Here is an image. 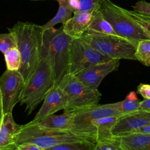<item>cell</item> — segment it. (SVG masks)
<instances>
[{
	"label": "cell",
	"instance_id": "3",
	"mask_svg": "<svg viewBox=\"0 0 150 150\" xmlns=\"http://www.w3.org/2000/svg\"><path fill=\"white\" fill-rule=\"evenodd\" d=\"M51 64L45 53L35 71L23 84L20 96L21 105H25V111L30 114L55 86Z\"/></svg>",
	"mask_w": 150,
	"mask_h": 150
},
{
	"label": "cell",
	"instance_id": "5",
	"mask_svg": "<svg viewBox=\"0 0 150 150\" xmlns=\"http://www.w3.org/2000/svg\"><path fill=\"white\" fill-rule=\"evenodd\" d=\"M100 11L117 35L129 40L135 46L141 40L150 39V36L128 14L127 9L117 5L110 0H104L100 7Z\"/></svg>",
	"mask_w": 150,
	"mask_h": 150
},
{
	"label": "cell",
	"instance_id": "13",
	"mask_svg": "<svg viewBox=\"0 0 150 150\" xmlns=\"http://www.w3.org/2000/svg\"><path fill=\"white\" fill-rule=\"evenodd\" d=\"M43 100L41 107L34 118L29 122L38 123L46 117L60 110H64L67 104V96L58 85H55L51 89Z\"/></svg>",
	"mask_w": 150,
	"mask_h": 150
},
{
	"label": "cell",
	"instance_id": "9",
	"mask_svg": "<svg viewBox=\"0 0 150 150\" xmlns=\"http://www.w3.org/2000/svg\"><path fill=\"white\" fill-rule=\"evenodd\" d=\"M24 80L18 70L6 69L0 77V89L4 114L12 112L19 102Z\"/></svg>",
	"mask_w": 150,
	"mask_h": 150
},
{
	"label": "cell",
	"instance_id": "11",
	"mask_svg": "<svg viewBox=\"0 0 150 150\" xmlns=\"http://www.w3.org/2000/svg\"><path fill=\"white\" fill-rule=\"evenodd\" d=\"M120 63V60L110 59L91 66L79 71L75 76L88 87L93 89H98L105 77L118 70Z\"/></svg>",
	"mask_w": 150,
	"mask_h": 150
},
{
	"label": "cell",
	"instance_id": "33",
	"mask_svg": "<svg viewBox=\"0 0 150 150\" xmlns=\"http://www.w3.org/2000/svg\"><path fill=\"white\" fill-rule=\"evenodd\" d=\"M140 110L150 111V99H144L141 101Z\"/></svg>",
	"mask_w": 150,
	"mask_h": 150
},
{
	"label": "cell",
	"instance_id": "22",
	"mask_svg": "<svg viewBox=\"0 0 150 150\" xmlns=\"http://www.w3.org/2000/svg\"><path fill=\"white\" fill-rule=\"evenodd\" d=\"M120 110L123 115L140 110L141 101L137 93L134 91L129 92L124 100L120 101Z\"/></svg>",
	"mask_w": 150,
	"mask_h": 150
},
{
	"label": "cell",
	"instance_id": "4",
	"mask_svg": "<svg viewBox=\"0 0 150 150\" xmlns=\"http://www.w3.org/2000/svg\"><path fill=\"white\" fill-rule=\"evenodd\" d=\"M72 38L63 30L62 26L43 30L42 52L47 56L53 70L56 84L67 74L69 47Z\"/></svg>",
	"mask_w": 150,
	"mask_h": 150
},
{
	"label": "cell",
	"instance_id": "34",
	"mask_svg": "<svg viewBox=\"0 0 150 150\" xmlns=\"http://www.w3.org/2000/svg\"><path fill=\"white\" fill-rule=\"evenodd\" d=\"M4 105H3V101H2V94L0 89V125L2 123V121L4 117Z\"/></svg>",
	"mask_w": 150,
	"mask_h": 150
},
{
	"label": "cell",
	"instance_id": "20",
	"mask_svg": "<svg viewBox=\"0 0 150 150\" xmlns=\"http://www.w3.org/2000/svg\"><path fill=\"white\" fill-rule=\"evenodd\" d=\"M58 2L59 7L56 15L47 22L41 26L43 30L53 28L57 23H60L63 25L72 17L73 12L69 5L68 0H59Z\"/></svg>",
	"mask_w": 150,
	"mask_h": 150
},
{
	"label": "cell",
	"instance_id": "35",
	"mask_svg": "<svg viewBox=\"0 0 150 150\" xmlns=\"http://www.w3.org/2000/svg\"><path fill=\"white\" fill-rule=\"evenodd\" d=\"M137 133H142V134H150V124L145 126L144 127H143L142 128L140 129L139 130H138L137 132H136ZM135 132V133H136Z\"/></svg>",
	"mask_w": 150,
	"mask_h": 150
},
{
	"label": "cell",
	"instance_id": "21",
	"mask_svg": "<svg viewBox=\"0 0 150 150\" xmlns=\"http://www.w3.org/2000/svg\"><path fill=\"white\" fill-rule=\"evenodd\" d=\"M135 57L145 66H150V39L139 41L136 46Z\"/></svg>",
	"mask_w": 150,
	"mask_h": 150
},
{
	"label": "cell",
	"instance_id": "28",
	"mask_svg": "<svg viewBox=\"0 0 150 150\" xmlns=\"http://www.w3.org/2000/svg\"><path fill=\"white\" fill-rule=\"evenodd\" d=\"M133 11L147 18H150V2L145 0H139L132 6Z\"/></svg>",
	"mask_w": 150,
	"mask_h": 150
},
{
	"label": "cell",
	"instance_id": "1",
	"mask_svg": "<svg viewBox=\"0 0 150 150\" xmlns=\"http://www.w3.org/2000/svg\"><path fill=\"white\" fill-rule=\"evenodd\" d=\"M97 134L77 128L71 129H54L43 127L38 123L28 122L21 127L15 134L14 142L16 145L26 142L35 144L43 150L56 145L78 141L97 142Z\"/></svg>",
	"mask_w": 150,
	"mask_h": 150
},
{
	"label": "cell",
	"instance_id": "31",
	"mask_svg": "<svg viewBox=\"0 0 150 150\" xmlns=\"http://www.w3.org/2000/svg\"><path fill=\"white\" fill-rule=\"evenodd\" d=\"M16 150H43V149L35 144L26 142L17 145Z\"/></svg>",
	"mask_w": 150,
	"mask_h": 150
},
{
	"label": "cell",
	"instance_id": "7",
	"mask_svg": "<svg viewBox=\"0 0 150 150\" xmlns=\"http://www.w3.org/2000/svg\"><path fill=\"white\" fill-rule=\"evenodd\" d=\"M80 38L99 53L111 59L136 60V46L118 35L84 33Z\"/></svg>",
	"mask_w": 150,
	"mask_h": 150
},
{
	"label": "cell",
	"instance_id": "32",
	"mask_svg": "<svg viewBox=\"0 0 150 150\" xmlns=\"http://www.w3.org/2000/svg\"><path fill=\"white\" fill-rule=\"evenodd\" d=\"M68 3L73 13L79 12L80 6L79 0H68Z\"/></svg>",
	"mask_w": 150,
	"mask_h": 150
},
{
	"label": "cell",
	"instance_id": "36",
	"mask_svg": "<svg viewBox=\"0 0 150 150\" xmlns=\"http://www.w3.org/2000/svg\"><path fill=\"white\" fill-rule=\"evenodd\" d=\"M141 16H142V15H141ZM144 18H146V19H148L149 21H150V18H147V17H145V16H144Z\"/></svg>",
	"mask_w": 150,
	"mask_h": 150
},
{
	"label": "cell",
	"instance_id": "10",
	"mask_svg": "<svg viewBox=\"0 0 150 150\" xmlns=\"http://www.w3.org/2000/svg\"><path fill=\"white\" fill-rule=\"evenodd\" d=\"M122 115H123L120 110V101L105 104H98L76 111L74 122L76 127L97 132L96 129L90 127V124L92 121L106 117H120Z\"/></svg>",
	"mask_w": 150,
	"mask_h": 150
},
{
	"label": "cell",
	"instance_id": "24",
	"mask_svg": "<svg viewBox=\"0 0 150 150\" xmlns=\"http://www.w3.org/2000/svg\"><path fill=\"white\" fill-rule=\"evenodd\" d=\"M96 142L78 141L53 146L49 150H96Z\"/></svg>",
	"mask_w": 150,
	"mask_h": 150
},
{
	"label": "cell",
	"instance_id": "16",
	"mask_svg": "<svg viewBox=\"0 0 150 150\" xmlns=\"http://www.w3.org/2000/svg\"><path fill=\"white\" fill-rule=\"evenodd\" d=\"M76 111L64 112L60 115L51 114L42 120L38 124L43 127L60 129H71L77 128L74 124V118Z\"/></svg>",
	"mask_w": 150,
	"mask_h": 150
},
{
	"label": "cell",
	"instance_id": "27",
	"mask_svg": "<svg viewBox=\"0 0 150 150\" xmlns=\"http://www.w3.org/2000/svg\"><path fill=\"white\" fill-rule=\"evenodd\" d=\"M104 0H79V11L94 12L100 9L101 4Z\"/></svg>",
	"mask_w": 150,
	"mask_h": 150
},
{
	"label": "cell",
	"instance_id": "8",
	"mask_svg": "<svg viewBox=\"0 0 150 150\" xmlns=\"http://www.w3.org/2000/svg\"><path fill=\"white\" fill-rule=\"evenodd\" d=\"M110 59L99 53L80 38L72 39L69 47L67 74L75 75L91 66Z\"/></svg>",
	"mask_w": 150,
	"mask_h": 150
},
{
	"label": "cell",
	"instance_id": "37",
	"mask_svg": "<svg viewBox=\"0 0 150 150\" xmlns=\"http://www.w3.org/2000/svg\"><path fill=\"white\" fill-rule=\"evenodd\" d=\"M31 1H43V0H31ZM57 1H59V0H57Z\"/></svg>",
	"mask_w": 150,
	"mask_h": 150
},
{
	"label": "cell",
	"instance_id": "17",
	"mask_svg": "<svg viewBox=\"0 0 150 150\" xmlns=\"http://www.w3.org/2000/svg\"><path fill=\"white\" fill-rule=\"evenodd\" d=\"M118 137L121 150H150V134L136 132Z\"/></svg>",
	"mask_w": 150,
	"mask_h": 150
},
{
	"label": "cell",
	"instance_id": "25",
	"mask_svg": "<svg viewBox=\"0 0 150 150\" xmlns=\"http://www.w3.org/2000/svg\"><path fill=\"white\" fill-rule=\"evenodd\" d=\"M96 150H121L120 137L113 135L97 140Z\"/></svg>",
	"mask_w": 150,
	"mask_h": 150
},
{
	"label": "cell",
	"instance_id": "15",
	"mask_svg": "<svg viewBox=\"0 0 150 150\" xmlns=\"http://www.w3.org/2000/svg\"><path fill=\"white\" fill-rule=\"evenodd\" d=\"M21 127L15 122L12 112L4 114L0 125V150H16L14 136Z\"/></svg>",
	"mask_w": 150,
	"mask_h": 150
},
{
	"label": "cell",
	"instance_id": "2",
	"mask_svg": "<svg viewBox=\"0 0 150 150\" xmlns=\"http://www.w3.org/2000/svg\"><path fill=\"white\" fill-rule=\"evenodd\" d=\"M8 29L14 35L21 54V64L18 71L25 83L42 59L43 30L36 23L21 21Z\"/></svg>",
	"mask_w": 150,
	"mask_h": 150
},
{
	"label": "cell",
	"instance_id": "14",
	"mask_svg": "<svg viewBox=\"0 0 150 150\" xmlns=\"http://www.w3.org/2000/svg\"><path fill=\"white\" fill-rule=\"evenodd\" d=\"M93 12L79 11L73 13V16L62 25L64 32L72 39L80 38L87 30L93 19Z\"/></svg>",
	"mask_w": 150,
	"mask_h": 150
},
{
	"label": "cell",
	"instance_id": "6",
	"mask_svg": "<svg viewBox=\"0 0 150 150\" xmlns=\"http://www.w3.org/2000/svg\"><path fill=\"white\" fill-rule=\"evenodd\" d=\"M57 85L67 97V104L64 112L78 111L98 104L102 96L98 89L88 87L75 75L70 74H66Z\"/></svg>",
	"mask_w": 150,
	"mask_h": 150
},
{
	"label": "cell",
	"instance_id": "26",
	"mask_svg": "<svg viewBox=\"0 0 150 150\" xmlns=\"http://www.w3.org/2000/svg\"><path fill=\"white\" fill-rule=\"evenodd\" d=\"M17 47L15 38L12 33H2L0 34V51L4 54L7 50Z\"/></svg>",
	"mask_w": 150,
	"mask_h": 150
},
{
	"label": "cell",
	"instance_id": "19",
	"mask_svg": "<svg viewBox=\"0 0 150 150\" xmlns=\"http://www.w3.org/2000/svg\"><path fill=\"white\" fill-rule=\"evenodd\" d=\"M118 117L117 116L106 117L94 120L91 122L90 127L97 130V141L113 136L112 128Z\"/></svg>",
	"mask_w": 150,
	"mask_h": 150
},
{
	"label": "cell",
	"instance_id": "29",
	"mask_svg": "<svg viewBox=\"0 0 150 150\" xmlns=\"http://www.w3.org/2000/svg\"><path fill=\"white\" fill-rule=\"evenodd\" d=\"M127 12L146 31V32L150 36V21L137 13L134 11H128L127 9Z\"/></svg>",
	"mask_w": 150,
	"mask_h": 150
},
{
	"label": "cell",
	"instance_id": "30",
	"mask_svg": "<svg viewBox=\"0 0 150 150\" xmlns=\"http://www.w3.org/2000/svg\"><path fill=\"white\" fill-rule=\"evenodd\" d=\"M137 93L144 99H150V84L140 83L137 86Z\"/></svg>",
	"mask_w": 150,
	"mask_h": 150
},
{
	"label": "cell",
	"instance_id": "18",
	"mask_svg": "<svg viewBox=\"0 0 150 150\" xmlns=\"http://www.w3.org/2000/svg\"><path fill=\"white\" fill-rule=\"evenodd\" d=\"M85 33L117 35L111 24L103 16L100 9L93 12V19Z\"/></svg>",
	"mask_w": 150,
	"mask_h": 150
},
{
	"label": "cell",
	"instance_id": "12",
	"mask_svg": "<svg viewBox=\"0 0 150 150\" xmlns=\"http://www.w3.org/2000/svg\"><path fill=\"white\" fill-rule=\"evenodd\" d=\"M150 124V111L139 110L135 112L120 116L112 128L114 136L135 133Z\"/></svg>",
	"mask_w": 150,
	"mask_h": 150
},
{
	"label": "cell",
	"instance_id": "23",
	"mask_svg": "<svg viewBox=\"0 0 150 150\" xmlns=\"http://www.w3.org/2000/svg\"><path fill=\"white\" fill-rule=\"evenodd\" d=\"M6 69L9 70H19L21 64V56L18 47L7 50L4 53Z\"/></svg>",
	"mask_w": 150,
	"mask_h": 150
}]
</instances>
